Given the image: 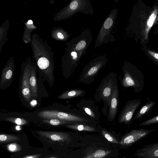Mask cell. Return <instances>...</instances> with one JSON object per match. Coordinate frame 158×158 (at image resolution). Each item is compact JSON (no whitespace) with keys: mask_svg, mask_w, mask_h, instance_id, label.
<instances>
[{"mask_svg":"<svg viewBox=\"0 0 158 158\" xmlns=\"http://www.w3.org/2000/svg\"><path fill=\"white\" fill-rule=\"evenodd\" d=\"M30 44L36 66L52 87L54 79V52L46 41H43L37 33L32 35Z\"/></svg>","mask_w":158,"mask_h":158,"instance_id":"6da1fadb","label":"cell"},{"mask_svg":"<svg viewBox=\"0 0 158 158\" xmlns=\"http://www.w3.org/2000/svg\"><path fill=\"white\" fill-rule=\"evenodd\" d=\"M34 116L37 120L56 119L78 124L97 123L82 111L71 109L59 104H53L39 109L34 112Z\"/></svg>","mask_w":158,"mask_h":158,"instance_id":"7a4b0ae2","label":"cell"},{"mask_svg":"<svg viewBox=\"0 0 158 158\" xmlns=\"http://www.w3.org/2000/svg\"><path fill=\"white\" fill-rule=\"evenodd\" d=\"M117 74L111 73L103 78L96 90L95 98L97 102L102 101V113L107 115L111 95L115 86L117 84Z\"/></svg>","mask_w":158,"mask_h":158,"instance_id":"3957f363","label":"cell"},{"mask_svg":"<svg viewBox=\"0 0 158 158\" xmlns=\"http://www.w3.org/2000/svg\"><path fill=\"white\" fill-rule=\"evenodd\" d=\"M124 76L120 79L122 86L126 88L132 87L134 91L138 93L143 90L144 77L143 73L133 66H124L123 68Z\"/></svg>","mask_w":158,"mask_h":158,"instance_id":"277c9868","label":"cell"},{"mask_svg":"<svg viewBox=\"0 0 158 158\" xmlns=\"http://www.w3.org/2000/svg\"><path fill=\"white\" fill-rule=\"evenodd\" d=\"M89 2L86 0H72L66 6L56 13L54 17V21L69 19L78 12L87 14L90 10Z\"/></svg>","mask_w":158,"mask_h":158,"instance_id":"5b68a950","label":"cell"},{"mask_svg":"<svg viewBox=\"0 0 158 158\" xmlns=\"http://www.w3.org/2000/svg\"><path fill=\"white\" fill-rule=\"evenodd\" d=\"M65 51V54L62 57L61 67L64 74H69L76 69L86 50H80L66 46Z\"/></svg>","mask_w":158,"mask_h":158,"instance_id":"8992f818","label":"cell"},{"mask_svg":"<svg viewBox=\"0 0 158 158\" xmlns=\"http://www.w3.org/2000/svg\"><path fill=\"white\" fill-rule=\"evenodd\" d=\"M141 101L139 99L128 101L122 109L118 116L119 123H123L129 127L133 121L134 113Z\"/></svg>","mask_w":158,"mask_h":158,"instance_id":"52a82bcc","label":"cell"},{"mask_svg":"<svg viewBox=\"0 0 158 158\" xmlns=\"http://www.w3.org/2000/svg\"><path fill=\"white\" fill-rule=\"evenodd\" d=\"M156 129L132 130L123 136L120 144L124 148H127Z\"/></svg>","mask_w":158,"mask_h":158,"instance_id":"ba28073f","label":"cell"},{"mask_svg":"<svg viewBox=\"0 0 158 158\" xmlns=\"http://www.w3.org/2000/svg\"><path fill=\"white\" fill-rule=\"evenodd\" d=\"M32 64L31 59L29 57L26 58L23 64V72L22 81V93L23 98L27 102L31 98L29 79Z\"/></svg>","mask_w":158,"mask_h":158,"instance_id":"9c48e42d","label":"cell"},{"mask_svg":"<svg viewBox=\"0 0 158 158\" xmlns=\"http://www.w3.org/2000/svg\"><path fill=\"white\" fill-rule=\"evenodd\" d=\"M102 65V63L93 61L85 66L81 74L84 81L89 83L92 82Z\"/></svg>","mask_w":158,"mask_h":158,"instance_id":"30bf717a","label":"cell"},{"mask_svg":"<svg viewBox=\"0 0 158 158\" xmlns=\"http://www.w3.org/2000/svg\"><path fill=\"white\" fill-rule=\"evenodd\" d=\"M82 103L81 111L96 123H98L100 112L96 102L92 100H85Z\"/></svg>","mask_w":158,"mask_h":158,"instance_id":"8fae6325","label":"cell"},{"mask_svg":"<svg viewBox=\"0 0 158 158\" xmlns=\"http://www.w3.org/2000/svg\"><path fill=\"white\" fill-rule=\"evenodd\" d=\"M119 88L117 84L111 95L107 113V119L109 121H113L117 113L119 102Z\"/></svg>","mask_w":158,"mask_h":158,"instance_id":"7c38bea8","label":"cell"},{"mask_svg":"<svg viewBox=\"0 0 158 158\" xmlns=\"http://www.w3.org/2000/svg\"><path fill=\"white\" fill-rule=\"evenodd\" d=\"M134 155L138 158H158V143L145 146L136 150Z\"/></svg>","mask_w":158,"mask_h":158,"instance_id":"4fadbf2b","label":"cell"},{"mask_svg":"<svg viewBox=\"0 0 158 158\" xmlns=\"http://www.w3.org/2000/svg\"><path fill=\"white\" fill-rule=\"evenodd\" d=\"M116 150L107 148L101 146L96 148L83 158H109L114 156Z\"/></svg>","mask_w":158,"mask_h":158,"instance_id":"5bb4252c","label":"cell"},{"mask_svg":"<svg viewBox=\"0 0 158 158\" xmlns=\"http://www.w3.org/2000/svg\"><path fill=\"white\" fill-rule=\"evenodd\" d=\"M15 69L14 57L11 56L2 70L1 83L3 84L10 80L12 76Z\"/></svg>","mask_w":158,"mask_h":158,"instance_id":"9a60e30c","label":"cell"},{"mask_svg":"<svg viewBox=\"0 0 158 158\" xmlns=\"http://www.w3.org/2000/svg\"><path fill=\"white\" fill-rule=\"evenodd\" d=\"M36 65L35 62L32 64L29 79V83L31 90V97L36 98L38 96V88L37 86L36 70Z\"/></svg>","mask_w":158,"mask_h":158,"instance_id":"2e32d148","label":"cell"},{"mask_svg":"<svg viewBox=\"0 0 158 158\" xmlns=\"http://www.w3.org/2000/svg\"><path fill=\"white\" fill-rule=\"evenodd\" d=\"M71 35L68 32L61 27H54L51 31V35L54 40L66 42Z\"/></svg>","mask_w":158,"mask_h":158,"instance_id":"e0dca14e","label":"cell"},{"mask_svg":"<svg viewBox=\"0 0 158 158\" xmlns=\"http://www.w3.org/2000/svg\"><path fill=\"white\" fill-rule=\"evenodd\" d=\"M22 21L25 25L22 40L25 44L30 43L31 39V33L37 27L34 25L33 21L31 19H29L26 22L23 20Z\"/></svg>","mask_w":158,"mask_h":158,"instance_id":"ac0fdd59","label":"cell"},{"mask_svg":"<svg viewBox=\"0 0 158 158\" xmlns=\"http://www.w3.org/2000/svg\"><path fill=\"white\" fill-rule=\"evenodd\" d=\"M10 22L8 19H6L0 27V53L3 45L8 40L7 34L10 27Z\"/></svg>","mask_w":158,"mask_h":158,"instance_id":"d6986e66","label":"cell"},{"mask_svg":"<svg viewBox=\"0 0 158 158\" xmlns=\"http://www.w3.org/2000/svg\"><path fill=\"white\" fill-rule=\"evenodd\" d=\"M23 139L17 141L4 144L1 146L7 151L12 153L13 154H14L25 150Z\"/></svg>","mask_w":158,"mask_h":158,"instance_id":"ffe728a7","label":"cell"},{"mask_svg":"<svg viewBox=\"0 0 158 158\" xmlns=\"http://www.w3.org/2000/svg\"><path fill=\"white\" fill-rule=\"evenodd\" d=\"M156 103L155 101H148L134 115V119L135 120L139 119L146 115L152 110Z\"/></svg>","mask_w":158,"mask_h":158,"instance_id":"44dd1931","label":"cell"},{"mask_svg":"<svg viewBox=\"0 0 158 158\" xmlns=\"http://www.w3.org/2000/svg\"><path fill=\"white\" fill-rule=\"evenodd\" d=\"M64 126L78 131H100L99 128L94 125L90 124L74 123L65 125Z\"/></svg>","mask_w":158,"mask_h":158,"instance_id":"7402d4cb","label":"cell"},{"mask_svg":"<svg viewBox=\"0 0 158 158\" xmlns=\"http://www.w3.org/2000/svg\"><path fill=\"white\" fill-rule=\"evenodd\" d=\"M24 139L21 135L0 133V146L19 141Z\"/></svg>","mask_w":158,"mask_h":158,"instance_id":"603a6c76","label":"cell"},{"mask_svg":"<svg viewBox=\"0 0 158 158\" xmlns=\"http://www.w3.org/2000/svg\"><path fill=\"white\" fill-rule=\"evenodd\" d=\"M85 94V92L83 90L77 89H71L63 93L58 97V99H65L72 98L83 96Z\"/></svg>","mask_w":158,"mask_h":158,"instance_id":"cb8c5ba5","label":"cell"},{"mask_svg":"<svg viewBox=\"0 0 158 158\" xmlns=\"http://www.w3.org/2000/svg\"><path fill=\"white\" fill-rule=\"evenodd\" d=\"M38 132L54 141L62 140L64 139V137H65V134L61 132L43 131H38Z\"/></svg>","mask_w":158,"mask_h":158,"instance_id":"d4e9b609","label":"cell"},{"mask_svg":"<svg viewBox=\"0 0 158 158\" xmlns=\"http://www.w3.org/2000/svg\"><path fill=\"white\" fill-rule=\"evenodd\" d=\"M40 123L52 126L65 125L76 123L56 119H41L37 120Z\"/></svg>","mask_w":158,"mask_h":158,"instance_id":"484cf974","label":"cell"},{"mask_svg":"<svg viewBox=\"0 0 158 158\" xmlns=\"http://www.w3.org/2000/svg\"><path fill=\"white\" fill-rule=\"evenodd\" d=\"M98 128L104 137L108 141L113 143H120L114 136L109 131L98 125Z\"/></svg>","mask_w":158,"mask_h":158,"instance_id":"4316f807","label":"cell"},{"mask_svg":"<svg viewBox=\"0 0 158 158\" xmlns=\"http://www.w3.org/2000/svg\"><path fill=\"white\" fill-rule=\"evenodd\" d=\"M158 123V115H157L152 118L140 123L139 126H146L157 123Z\"/></svg>","mask_w":158,"mask_h":158,"instance_id":"83f0119b","label":"cell"},{"mask_svg":"<svg viewBox=\"0 0 158 158\" xmlns=\"http://www.w3.org/2000/svg\"><path fill=\"white\" fill-rule=\"evenodd\" d=\"M8 120L18 125H24L27 123V121L25 119L20 118L9 119Z\"/></svg>","mask_w":158,"mask_h":158,"instance_id":"f1b7e54d","label":"cell"},{"mask_svg":"<svg viewBox=\"0 0 158 158\" xmlns=\"http://www.w3.org/2000/svg\"><path fill=\"white\" fill-rule=\"evenodd\" d=\"M156 12H155L153 13L150 17L147 23V25L149 28H150L152 26L155 18H156Z\"/></svg>","mask_w":158,"mask_h":158,"instance_id":"f546056e","label":"cell"},{"mask_svg":"<svg viewBox=\"0 0 158 158\" xmlns=\"http://www.w3.org/2000/svg\"><path fill=\"white\" fill-rule=\"evenodd\" d=\"M113 23V21L112 19L108 18L106 19L104 23V27L106 29H108L111 27Z\"/></svg>","mask_w":158,"mask_h":158,"instance_id":"4dcf8cb0","label":"cell"},{"mask_svg":"<svg viewBox=\"0 0 158 158\" xmlns=\"http://www.w3.org/2000/svg\"><path fill=\"white\" fill-rule=\"evenodd\" d=\"M148 52L149 54L154 57L157 60H158V54L157 53L149 51H148Z\"/></svg>","mask_w":158,"mask_h":158,"instance_id":"1f68e13d","label":"cell"},{"mask_svg":"<svg viewBox=\"0 0 158 158\" xmlns=\"http://www.w3.org/2000/svg\"><path fill=\"white\" fill-rule=\"evenodd\" d=\"M54 158V157H51V158Z\"/></svg>","mask_w":158,"mask_h":158,"instance_id":"d6a6232c","label":"cell"}]
</instances>
